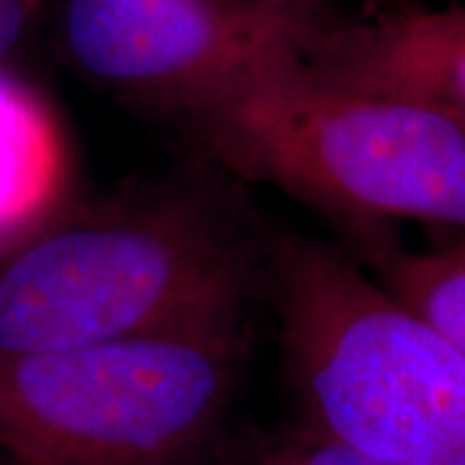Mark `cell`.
<instances>
[{
	"label": "cell",
	"mask_w": 465,
	"mask_h": 465,
	"mask_svg": "<svg viewBox=\"0 0 465 465\" xmlns=\"http://www.w3.org/2000/svg\"><path fill=\"white\" fill-rule=\"evenodd\" d=\"M323 84L465 116V8L331 21L305 57Z\"/></svg>",
	"instance_id": "8992f818"
},
{
	"label": "cell",
	"mask_w": 465,
	"mask_h": 465,
	"mask_svg": "<svg viewBox=\"0 0 465 465\" xmlns=\"http://www.w3.org/2000/svg\"><path fill=\"white\" fill-rule=\"evenodd\" d=\"M67 148L47 99L0 67V232L29 238L60 215Z\"/></svg>",
	"instance_id": "52a82bcc"
},
{
	"label": "cell",
	"mask_w": 465,
	"mask_h": 465,
	"mask_svg": "<svg viewBox=\"0 0 465 465\" xmlns=\"http://www.w3.org/2000/svg\"><path fill=\"white\" fill-rule=\"evenodd\" d=\"M266 290L300 424L382 465H465V354L448 336L311 235H272Z\"/></svg>",
	"instance_id": "7a4b0ae2"
},
{
	"label": "cell",
	"mask_w": 465,
	"mask_h": 465,
	"mask_svg": "<svg viewBox=\"0 0 465 465\" xmlns=\"http://www.w3.org/2000/svg\"><path fill=\"white\" fill-rule=\"evenodd\" d=\"M280 3H292V5H300V8H308V11L326 14V0H280Z\"/></svg>",
	"instance_id": "7c38bea8"
},
{
	"label": "cell",
	"mask_w": 465,
	"mask_h": 465,
	"mask_svg": "<svg viewBox=\"0 0 465 465\" xmlns=\"http://www.w3.org/2000/svg\"><path fill=\"white\" fill-rule=\"evenodd\" d=\"M26 238H14V235H5V232H0V262L11 253V251L16 249L18 243H24Z\"/></svg>",
	"instance_id": "8fae6325"
},
{
	"label": "cell",
	"mask_w": 465,
	"mask_h": 465,
	"mask_svg": "<svg viewBox=\"0 0 465 465\" xmlns=\"http://www.w3.org/2000/svg\"><path fill=\"white\" fill-rule=\"evenodd\" d=\"M0 465H5V463H0Z\"/></svg>",
	"instance_id": "5bb4252c"
},
{
	"label": "cell",
	"mask_w": 465,
	"mask_h": 465,
	"mask_svg": "<svg viewBox=\"0 0 465 465\" xmlns=\"http://www.w3.org/2000/svg\"><path fill=\"white\" fill-rule=\"evenodd\" d=\"M26 24V3L24 0H0V67L14 52Z\"/></svg>",
	"instance_id": "30bf717a"
},
{
	"label": "cell",
	"mask_w": 465,
	"mask_h": 465,
	"mask_svg": "<svg viewBox=\"0 0 465 465\" xmlns=\"http://www.w3.org/2000/svg\"><path fill=\"white\" fill-rule=\"evenodd\" d=\"M360 253H351L378 282L432 323L465 354V231L437 246L411 251L388 241L381 225L354 228Z\"/></svg>",
	"instance_id": "ba28073f"
},
{
	"label": "cell",
	"mask_w": 465,
	"mask_h": 465,
	"mask_svg": "<svg viewBox=\"0 0 465 465\" xmlns=\"http://www.w3.org/2000/svg\"><path fill=\"white\" fill-rule=\"evenodd\" d=\"M246 336H140L0 354V452L29 465H210Z\"/></svg>",
	"instance_id": "277c9868"
},
{
	"label": "cell",
	"mask_w": 465,
	"mask_h": 465,
	"mask_svg": "<svg viewBox=\"0 0 465 465\" xmlns=\"http://www.w3.org/2000/svg\"><path fill=\"white\" fill-rule=\"evenodd\" d=\"M5 465H29V463H16V460H8Z\"/></svg>",
	"instance_id": "4fadbf2b"
},
{
	"label": "cell",
	"mask_w": 465,
	"mask_h": 465,
	"mask_svg": "<svg viewBox=\"0 0 465 465\" xmlns=\"http://www.w3.org/2000/svg\"><path fill=\"white\" fill-rule=\"evenodd\" d=\"M331 21L280 0H67L63 32L84 73L182 122L256 70L308 57Z\"/></svg>",
	"instance_id": "5b68a950"
},
{
	"label": "cell",
	"mask_w": 465,
	"mask_h": 465,
	"mask_svg": "<svg viewBox=\"0 0 465 465\" xmlns=\"http://www.w3.org/2000/svg\"><path fill=\"white\" fill-rule=\"evenodd\" d=\"M183 127L249 182L351 228L421 220L465 231V116L323 84L305 57L262 67Z\"/></svg>",
	"instance_id": "3957f363"
},
{
	"label": "cell",
	"mask_w": 465,
	"mask_h": 465,
	"mask_svg": "<svg viewBox=\"0 0 465 465\" xmlns=\"http://www.w3.org/2000/svg\"><path fill=\"white\" fill-rule=\"evenodd\" d=\"M266 287L256 243L189 182L50 220L0 262V354L140 336H246Z\"/></svg>",
	"instance_id": "6da1fadb"
},
{
	"label": "cell",
	"mask_w": 465,
	"mask_h": 465,
	"mask_svg": "<svg viewBox=\"0 0 465 465\" xmlns=\"http://www.w3.org/2000/svg\"><path fill=\"white\" fill-rule=\"evenodd\" d=\"M241 465H382L354 452L341 442H333L311 427L272 434L259 448H253Z\"/></svg>",
	"instance_id": "9c48e42d"
}]
</instances>
